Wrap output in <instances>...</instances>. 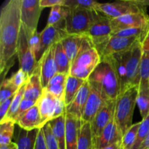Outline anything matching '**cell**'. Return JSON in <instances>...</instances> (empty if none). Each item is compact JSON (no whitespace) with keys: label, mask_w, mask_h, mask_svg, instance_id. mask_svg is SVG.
Returning <instances> with one entry per match:
<instances>
[{"label":"cell","mask_w":149,"mask_h":149,"mask_svg":"<svg viewBox=\"0 0 149 149\" xmlns=\"http://www.w3.org/2000/svg\"><path fill=\"white\" fill-rule=\"evenodd\" d=\"M21 0H9L0 12V73L4 75L14 64L21 28Z\"/></svg>","instance_id":"1"},{"label":"cell","mask_w":149,"mask_h":149,"mask_svg":"<svg viewBox=\"0 0 149 149\" xmlns=\"http://www.w3.org/2000/svg\"><path fill=\"white\" fill-rule=\"evenodd\" d=\"M142 55V46L141 42L138 41L130 49L110 56L120 79L121 93L130 87L139 86Z\"/></svg>","instance_id":"2"},{"label":"cell","mask_w":149,"mask_h":149,"mask_svg":"<svg viewBox=\"0 0 149 149\" xmlns=\"http://www.w3.org/2000/svg\"><path fill=\"white\" fill-rule=\"evenodd\" d=\"M88 81L100 90L106 100H116L122 91L120 79L111 58H102Z\"/></svg>","instance_id":"3"},{"label":"cell","mask_w":149,"mask_h":149,"mask_svg":"<svg viewBox=\"0 0 149 149\" xmlns=\"http://www.w3.org/2000/svg\"><path fill=\"white\" fill-rule=\"evenodd\" d=\"M138 87L133 86L123 90L116 100L114 119L122 137L133 125L132 117L137 104Z\"/></svg>","instance_id":"4"},{"label":"cell","mask_w":149,"mask_h":149,"mask_svg":"<svg viewBox=\"0 0 149 149\" xmlns=\"http://www.w3.org/2000/svg\"><path fill=\"white\" fill-rule=\"evenodd\" d=\"M101 61V57L95 47L81 52L71 64L69 75L83 80H88Z\"/></svg>","instance_id":"5"},{"label":"cell","mask_w":149,"mask_h":149,"mask_svg":"<svg viewBox=\"0 0 149 149\" xmlns=\"http://www.w3.org/2000/svg\"><path fill=\"white\" fill-rule=\"evenodd\" d=\"M93 11L87 9L67 7L64 25L67 34H87L93 23Z\"/></svg>","instance_id":"6"},{"label":"cell","mask_w":149,"mask_h":149,"mask_svg":"<svg viewBox=\"0 0 149 149\" xmlns=\"http://www.w3.org/2000/svg\"><path fill=\"white\" fill-rule=\"evenodd\" d=\"M93 23L86 35L99 51L111 36V19L95 10L93 11Z\"/></svg>","instance_id":"7"},{"label":"cell","mask_w":149,"mask_h":149,"mask_svg":"<svg viewBox=\"0 0 149 149\" xmlns=\"http://www.w3.org/2000/svg\"><path fill=\"white\" fill-rule=\"evenodd\" d=\"M110 19L116 18L129 14L144 13L145 7L140 5L137 1L123 0L112 3H99L96 10Z\"/></svg>","instance_id":"8"},{"label":"cell","mask_w":149,"mask_h":149,"mask_svg":"<svg viewBox=\"0 0 149 149\" xmlns=\"http://www.w3.org/2000/svg\"><path fill=\"white\" fill-rule=\"evenodd\" d=\"M42 10L40 0H21L20 20L28 38L37 31V26Z\"/></svg>","instance_id":"9"},{"label":"cell","mask_w":149,"mask_h":149,"mask_svg":"<svg viewBox=\"0 0 149 149\" xmlns=\"http://www.w3.org/2000/svg\"><path fill=\"white\" fill-rule=\"evenodd\" d=\"M17 56L18 58L20 68L31 76L38 66L39 61L36 60L29 43L24 29L21 26L17 45Z\"/></svg>","instance_id":"10"},{"label":"cell","mask_w":149,"mask_h":149,"mask_svg":"<svg viewBox=\"0 0 149 149\" xmlns=\"http://www.w3.org/2000/svg\"><path fill=\"white\" fill-rule=\"evenodd\" d=\"M61 43L71 64L81 52L94 47L87 35L67 34Z\"/></svg>","instance_id":"11"},{"label":"cell","mask_w":149,"mask_h":149,"mask_svg":"<svg viewBox=\"0 0 149 149\" xmlns=\"http://www.w3.org/2000/svg\"><path fill=\"white\" fill-rule=\"evenodd\" d=\"M90 95L85 105L81 121L91 123L97 112L106 105L108 100H106L98 88L91 83H90Z\"/></svg>","instance_id":"12"},{"label":"cell","mask_w":149,"mask_h":149,"mask_svg":"<svg viewBox=\"0 0 149 149\" xmlns=\"http://www.w3.org/2000/svg\"><path fill=\"white\" fill-rule=\"evenodd\" d=\"M149 16L146 12L129 14L111 19L112 32L130 28H146L148 25Z\"/></svg>","instance_id":"13"},{"label":"cell","mask_w":149,"mask_h":149,"mask_svg":"<svg viewBox=\"0 0 149 149\" xmlns=\"http://www.w3.org/2000/svg\"><path fill=\"white\" fill-rule=\"evenodd\" d=\"M115 106L116 100H109L95 116L94 119L91 122L93 141L100 136L103 130L114 116Z\"/></svg>","instance_id":"14"},{"label":"cell","mask_w":149,"mask_h":149,"mask_svg":"<svg viewBox=\"0 0 149 149\" xmlns=\"http://www.w3.org/2000/svg\"><path fill=\"white\" fill-rule=\"evenodd\" d=\"M138 41H140V38L138 37L124 38L111 36L110 39L98 51V52L101 58L111 56L116 53L130 49Z\"/></svg>","instance_id":"15"},{"label":"cell","mask_w":149,"mask_h":149,"mask_svg":"<svg viewBox=\"0 0 149 149\" xmlns=\"http://www.w3.org/2000/svg\"><path fill=\"white\" fill-rule=\"evenodd\" d=\"M40 76L43 88H45L49 81L58 73L55 60V45L49 47L39 61Z\"/></svg>","instance_id":"16"},{"label":"cell","mask_w":149,"mask_h":149,"mask_svg":"<svg viewBox=\"0 0 149 149\" xmlns=\"http://www.w3.org/2000/svg\"><path fill=\"white\" fill-rule=\"evenodd\" d=\"M66 35L67 33L64 27L47 26L41 32V45L38 61L41 59L42 55L49 47L61 42Z\"/></svg>","instance_id":"17"},{"label":"cell","mask_w":149,"mask_h":149,"mask_svg":"<svg viewBox=\"0 0 149 149\" xmlns=\"http://www.w3.org/2000/svg\"><path fill=\"white\" fill-rule=\"evenodd\" d=\"M90 92V85L88 80H87L81 86L73 101L65 107V113L71 115L79 120H81Z\"/></svg>","instance_id":"18"},{"label":"cell","mask_w":149,"mask_h":149,"mask_svg":"<svg viewBox=\"0 0 149 149\" xmlns=\"http://www.w3.org/2000/svg\"><path fill=\"white\" fill-rule=\"evenodd\" d=\"M58 100V99L48 93L45 89H43L42 95L36 103L40 112L43 127L54 119Z\"/></svg>","instance_id":"19"},{"label":"cell","mask_w":149,"mask_h":149,"mask_svg":"<svg viewBox=\"0 0 149 149\" xmlns=\"http://www.w3.org/2000/svg\"><path fill=\"white\" fill-rule=\"evenodd\" d=\"M122 139V135L119 131L113 116L109 125L103 130L100 136L93 141V145L96 149H102L111 144L121 141Z\"/></svg>","instance_id":"20"},{"label":"cell","mask_w":149,"mask_h":149,"mask_svg":"<svg viewBox=\"0 0 149 149\" xmlns=\"http://www.w3.org/2000/svg\"><path fill=\"white\" fill-rule=\"evenodd\" d=\"M16 125H18L20 128L27 131L42 129L43 124L37 104L28 110L26 113L16 122Z\"/></svg>","instance_id":"21"},{"label":"cell","mask_w":149,"mask_h":149,"mask_svg":"<svg viewBox=\"0 0 149 149\" xmlns=\"http://www.w3.org/2000/svg\"><path fill=\"white\" fill-rule=\"evenodd\" d=\"M43 86L42 84L40 76V68L39 63L33 74L30 77L26 86L23 99L37 102L43 92Z\"/></svg>","instance_id":"22"},{"label":"cell","mask_w":149,"mask_h":149,"mask_svg":"<svg viewBox=\"0 0 149 149\" xmlns=\"http://www.w3.org/2000/svg\"><path fill=\"white\" fill-rule=\"evenodd\" d=\"M81 120H79L68 113H65L66 149L78 148V136Z\"/></svg>","instance_id":"23"},{"label":"cell","mask_w":149,"mask_h":149,"mask_svg":"<svg viewBox=\"0 0 149 149\" xmlns=\"http://www.w3.org/2000/svg\"><path fill=\"white\" fill-rule=\"evenodd\" d=\"M60 149H66V128L65 113L49 122Z\"/></svg>","instance_id":"24"},{"label":"cell","mask_w":149,"mask_h":149,"mask_svg":"<svg viewBox=\"0 0 149 149\" xmlns=\"http://www.w3.org/2000/svg\"><path fill=\"white\" fill-rule=\"evenodd\" d=\"M85 81V80L68 75L66 84H65V93H64V103L65 105V107L73 101L74 97L79 91L81 86Z\"/></svg>","instance_id":"25"},{"label":"cell","mask_w":149,"mask_h":149,"mask_svg":"<svg viewBox=\"0 0 149 149\" xmlns=\"http://www.w3.org/2000/svg\"><path fill=\"white\" fill-rule=\"evenodd\" d=\"M39 130L36 129L27 131L20 128L15 142L17 149H34Z\"/></svg>","instance_id":"26"},{"label":"cell","mask_w":149,"mask_h":149,"mask_svg":"<svg viewBox=\"0 0 149 149\" xmlns=\"http://www.w3.org/2000/svg\"><path fill=\"white\" fill-rule=\"evenodd\" d=\"M137 105L143 119L146 117L149 114V81L139 84Z\"/></svg>","instance_id":"27"},{"label":"cell","mask_w":149,"mask_h":149,"mask_svg":"<svg viewBox=\"0 0 149 149\" xmlns=\"http://www.w3.org/2000/svg\"><path fill=\"white\" fill-rule=\"evenodd\" d=\"M93 146V135L91 123L81 121L78 136V148L92 149Z\"/></svg>","instance_id":"28"},{"label":"cell","mask_w":149,"mask_h":149,"mask_svg":"<svg viewBox=\"0 0 149 149\" xmlns=\"http://www.w3.org/2000/svg\"><path fill=\"white\" fill-rule=\"evenodd\" d=\"M55 60L58 68V73L69 75L71 62L65 54L61 42L55 45Z\"/></svg>","instance_id":"29"},{"label":"cell","mask_w":149,"mask_h":149,"mask_svg":"<svg viewBox=\"0 0 149 149\" xmlns=\"http://www.w3.org/2000/svg\"><path fill=\"white\" fill-rule=\"evenodd\" d=\"M67 14V7L58 5L52 7L47 20V26L64 27Z\"/></svg>","instance_id":"30"},{"label":"cell","mask_w":149,"mask_h":149,"mask_svg":"<svg viewBox=\"0 0 149 149\" xmlns=\"http://www.w3.org/2000/svg\"><path fill=\"white\" fill-rule=\"evenodd\" d=\"M26 84L22 86V87L17 90L15 95L14 99H13V102H12L11 106H10V109H9L7 115H6L5 118L4 119V120L0 122V124H2L5 122H8V121L14 122L15 117L16 114H17V111H18L19 107H20V103H21L22 100H23V97H24L25 90H26Z\"/></svg>","instance_id":"31"},{"label":"cell","mask_w":149,"mask_h":149,"mask_svg":"<svg viewBox=\"0 0 149 149\" xmlns=\"http://www.w3.org/2000/svg\"><path fill=\"white\" fill-rule=\"evenodd\" d=\"M140 125L141 122L134 124L125 132L122 139V149H132L133 148L137 139Z\"/></svg>","instance_id":"32"},{"label":"cell","mask_w":149,"mask_h":149,"mask_svg":"<svg viewBox=\"0 0 149 149\" xmlns=\"http://www.w3.org/2000/svg\"><path fill=\"white\" fill-rule=\"evenodd\" d=\"M0 125V146L8 145L12 143L15 123L8 121Z\"/></svg>","instance_id":"33"},{"label":"cell","mask_w":149,"mask_h":149,"mask_svg":"<svg viewBox=\"0 0 149 149\" xmlns=\"http://www.w3.org/2000/svg\"><path fill=\"white\" fill-rule=\"evenodd\" d=\"M19 89L12 84L11 81L8 79H4L1 84V90H0V103H3L15 95Z\"/></svg>","instance_id":"34"},{"label":"cell","mask_w":149,"mask_h":149,"mask_svg":"<svg viewBox=\"0 0 149 149\" xmlns=\"http://www.w3.org/2000/svg\"><path fill=\"white\" fill-rule=\"evenodd\" d=\"M98 2L91 0H64V7L68 8H82L87 10H96Z\"/></svg>","instance_id":"35"},{"label":"cell","mask_w":149,"mask_h":149,"mask_svg":"<svg viewBox=\"0 0 149 149\" xmlns=\"http://www.w3.org/2000/svg\"><path fill=\"white\" fill-rule=\"evenodd\" d=\"M149 135V114L146 118L142 119L141 122L139 129H138L137 139L132 149H138L144 140Z\"/></svg>","instance_id":"36"},{"label":"cell","mask_w":149,"mask_h":149,"mask_svg":"<svg viewBox=\"0 0 149 149\" xmlns=\"http://www.w3.org/2000/svg\"><path fill=\"white\" fill-rule=\"evenodd\" d=\"M146 28H130V29H122V30L112 32L111 36L124 38L138 37L140 38V41H141V39L142 38L144 31H145Z\"/></svg>","instance_id":"37"},{"label":"cell","mask_w":149,"mask_h":149,"mask_svg":"<svg viewBox=\"0 0 149 149\" xmlns=\"http://www.w3.org/2000/svg\"><path fill=\"white\" fill-rule=\"evenodd\" d=\"M42 130H43L44 136H45V143L47 149H60L58 141L54 135L49 122L42 127Z\"/></svg>","instance_id":"38"},{"label":"cell","mask_w":149,"mask_h":149,"mask_svg":"<svg viewBox=\"0 0 149 149\" xmlns=\"http://www.w3.org/2000/svg\"><path fill=\"white\" fill-rule=\"evenodd\" d=\"M29 79H30V76L26 71L20 68L18 71L13 74V76L10 78H9V79L13 85L15 86L17 88L20 89L22 86L27 84Z\"/></svg>","instance_id":"39"},{"label":"cell","mask_w":149,"mask_h":149,"mask_svg":"<svg viewBox=\"0 0 149 149\" xmlns=\"http://www.w3.org/2000/svg\"><path fill=\"white\" fill-rule=\"evenodd\" d=\"M140 77H141L140 83L149 81V51L143 52L141 69H140Z\"/></svg>","instance_id":"40"},{"label":"cell","mask_w":149,"mask_h":149,"mask_svg":"<svg viewBox=\"0 0 149 149\" xmlns=\"http://www.w3.org/2000/svg\"><path fill=\"white\" fill-rule=\"evenodd\" d=\"M65 84H49L47 86L45 90L50 93L51 95L56 97L58 100H64V93H65Z\"/></svg>","instance_id":"41"},{"label":"cell","mask_w":149,"mask_h":149,"mask_svg":"<svg viewBox=\"0 0 149 149\" xmlns=\"http://www.w3.org/2000/svg\"><path fill=\"white\" fill-rule=\"evenodd\" d=\"M28 39H29V45H30L32 51H33V54H34L35 57H36V60L38 61L39 52L41 45V33L36 31L31 37L28 38Z\"/></svg>","instance_id":"42"},{"label":"cell","mask_w":149,"mask_h":149,"mask_svg":"<svg viewBox=\"0 0 149 149\" xmlns=\"http://www.w3.org/2000/svg\"><path fill=\"white\" fill-rule=\"evenodd\" d=\"M37 102L36 101H31V100H26V99H23L21 103H20V106L19 107L18 111L17 112V114H16L15 117L14 119V122L16 124V122H17L18 119H20L23 115L26 113V112L28 110L31 109V107H33V106L36 104Z\"/></svg>","instance_id":"43"},{"label":"cell","mask_w":149,"mask_h":149,"mask_svg":"<svg viewBox=\"0 0 149 149\" xmlns=\"http://www.w3.org/2000/svg\"><path fill=\"white\" fill-rule=\"evenodd\" d=\"M15 95L12 96L11 97L6 100L5 101L0 103V122L4 120V119L5 118L6 115H7L9 109H10V106H11L12 102H13V99H14Z\"/></svg>","instance_id":"44"},{"label":"cell","mask_w":149,"mask_h":149,"mask_svg":"<svg viewBox=\"0 0 149 149\" xmlns=\"http://www.w3.org/2000/svg\"><path fill=\"white\" fill-rule=\"evenodd\" d=\"M141 44L142 46L143 52H147L149 51V20L148 25L145 29L143 35L141 39Z\"/></svg>","instance_id":"45"},{"label":"cell","mask_w":149,"mask_h":149,"mask_svg":"<svg viewBox=\"0 0 149 149\" xmlns=\"http://www.w3.org/2000/svg\"><path fill=\"white\" fill-rule=\"evenodd\" d=\"M34 149H47L46 143H45V136H44V132L42 128V129H39V132H38Z\"/></svg>","instance_id":"46"},{"label":"cell","mask_w":149,"mask_h":149,"mask_svg":"<svg viewBox=\"0 0 149 149\" xmlns=\"http://www.w3.org/2000/svg\"><path fill=\"white\" fill-rule=\"evenodd\" d=\"M58 5H64V0H40V6L42 8L53 7Z\"/></svg>","instance_id":"47"},{"label":"cell","mask_w":149,"mask_h":149,"mask_svg":"<svg viewBox=\"0 0 149 149\" xmlns=\"http://www.w3.org/2000/svg\"><path fill=\"white\" fill-rule=\"evenodd\" d=\"M102 149H122V141H118Z\"/></svg>","instance_id":"48"},{"label":"cell","mask_w":149,"mask_h":149,"mask_svg":"<svg viewBox=\"0 0 149 149\" xmlns=\"http://www.w3.org/2000/svg\"><path fill=\"white\" fill-rule=\"evenodd\" d=\"M0 149H17V146L16 143L12 142L8 145L0 146Z\"/></svg>","instance_id":"49"},{"label":"cell","mask_w":149,"mask_h":149,"mask_svg":"<svg viewBox=\"0 0 149 149\" xmlns=\"http://www.w3.org/2000/svg\"><path fill=\"white\" fill-rule=\"evenodd\" d=\"M138 149H149V135L144 140V141L143 142V143L141 144V146Z\"/></svg>","instance_id":"50"},{"label":"cell","mask_w":149,"mask_h":149,"mask_svg":"<svg viewBox=\"0 0 149 149\" xmlns=\"http://www.w3.org/2000/svg\"><path fill=\"white\" fill-rule=\"evenodd\" d=\"M92 149H96L95 147L94 146V145H93V148H92Z\"/></svg>","instance_id":"51"}]
</instances>
